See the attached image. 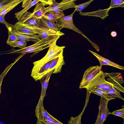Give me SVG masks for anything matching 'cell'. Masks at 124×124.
<instances>
[{"label": "cell", "instance_id": "cell-12", "mask_svg": "<svg viewBox=\"0 0 124 124\" xmlns=\"http://www.w3.org/2000/svg\"><path fill=\"white\" fill-rule=\"evenodd\" d=\"M107 77L106 73L102 71L95 77L87 85L85 88L86 89L90 88H94L95 86L107 82L105 79Z\"/></svg>", "mask_w": 124, "mask_h": 124}, {"label": "cell", "instance_id": "cell-7", "mask_svg": "<svg viewBox=\"0 0 124 124\" xmlns=\"http://www.w3.org/2000/svg\"><path fill=\"white\" fill-rule=\"evenodd\" d=\"M26 25L38 33V38L39 39L45 38L50 35H60L62 36L64 34L62 32H57L50 29L40 26L36 27Z\"/></svg>", "mask_w": 124, "mask_h": 124}, {"label": "cell", "instance_id": "cell-9", "mask_svg": "<svg viewBox=\"0 0 124 124\" xmlns=\"http://www.w3.org/2000/svg\"><path fill=\"white\" fill-rule=\"evenodd\" d=\"M63 50H62L59 54L55 58L48 69L50 71L54 70L53 73L56 74L61 72L62 66L65 64L63 59Z\"/></svg>", "mask_w": 124, "mask_h": 124}, {"label": "cell", "instance_id": "cell-21", "mask_svg": "<svg viewBox=\"0 0 124 124\" xmlns=\"http://www.w3.org/2000/svg\"><path fill=\"white\" fill-rule=\"evenodd\" d=\"M40 1V0H34L33 1L31 2L30 3L24 8L22 10L15 14L16 17L18 20L20 17L25 12L30 8Z\"/></svg>", "mask_w": 124, "mask_h": 124}, {"label": "cell", "instance_id": "cell-38", "mask_svg": "<svg viewBox=\"0 0 124 124\" xmlns=\"http://www.w3.org/2000/svg\"><path fill=\"white\" fill-rule=\"evenodd\" d=\"M117 35V33L116 31H112L111 33V35L112 37H116Z\"/></svg>", "mask_w": 124, "mask_h": 124}, {"label": "cell", "instance_id": "cell-34", "mask_svg": "<svg viewBox=\"0 0 124 124\" xmlns=\"http://www.w3.org/2000/svg\"><path fill=\"white\" fill-rule=\"evenodd\" d=\"M113 87L112 85L110 84L108 85L102 90L105 92L107 93Z\"/></svg>", "mask_w": 124, "mask_h": 124}, {"label": "cell", "instance_id": "cell-5", "mask_svg": "<svg viewBox=\"0 0 124 124\" xmlns=\"http://www.w3.org/2000/svg\"><path fill=\"white\" fill-rule=\"evenodd\" d=\"M101 97L99 106V112L95 124H103L110 112L108 107V104L109 101Z\"/></svg>", "mask_w": 124, "mask_h": 124}, {"label": "cell", "instance_id": "cell-41", "mask_svg": "<svg viewBox=\"0 0 124 124\" xmlns=\"http://www.w3.org/2000/svg\"><path fill=\"white\" fill-rule=\"evenodd\" d=\"M14 0H9L8 2V3L11 2L13 1Z\"/></svg>", "mask_w": 124, "mask_h": 124}, {"label": "cell", "instance_id": "cell-42", "mask_svg": "<svg viewBox=\"0 0 124 124\" xmlns=\"http://www.w3.org/2000/svg\"><path fill=\"white\" fill-rule=\"evenodd\" d=\"M4 73V71L0 75V78Z\"/></svg>", "mask_w": 124, "mask_h": 124}, {"label": "cell", "instance_id": "cell-13", "mask_svg": "<svg viewBox=\"0 0 124 124\" xmlns=\"http://www.w3.org/2000/svg\"><path fill=\"white\" fill-rule=\"evenodd\" d=\"M89 51L100 62V66L101 68L103 65H107L114 67L121 70H124V67L123 66L120 65L92 51L89 50Z\"/></svg>", "mask_w": 124, "mask_h": 124}, {"label": "cell", "instance_id": "cell-4", "mask_svg": "<svg viewBox=\"0 0 124 124\" xmlns=\"http://www.w3.org/2000/svg\"><path fill=\"white\" fill-rule=\"evenodd\" d=\"M99 65L90 67L85 71L80 84L79 88H85L87 85L101 71Z\"/></svg>", "mask_w": 124, "mask_h": 124}, {"label": "cell", "instance_id": "cell-15", "mask_svg": "<svg viewBox=\"0 0 124 124\" xmlns=\"http://www.w3.org/2000/svg\"><path fill=\"white\" fill-rule=\"evenodd\" d=\"M76 5L74 2L70 3H61L53 1L52 4L46 8V9L47 12L58 8H61L63 11L69 8H74Z\"/></svg>", "mask_w": 124, "mask_h": 124}, {"label": "cell", "instance_id": "cell-27", "mask_svg": "<svg viewBox=\"0 0 124 124\" xmlns=\"http://www.w3.org/2000/svg\"><path fill=\"white\" fill-rule=\"evenodd\" d=\"M120 92V91L116 90L113 87L107 93L114 97H117L124 100V99L121 95Z\"/></svg>", "mask_w": 124, "mask_h": 124}, {"label": "cell", "instance_id": "cell-39", "mask_svg": "<svg viewBox=\"0 0 124 124\" xmlns=\"http://www.w3.org/2000/svg\"><path fill=\"white\" fill-rule=\"evenodd\" d=\"M117 0H111L110 5V6H109V8H111V7L112 6V5H113V4Z\"/></svg>", "mask_w": 124, "mask_h": 124}, {"label": "cell", "instance_id": "cell-3", "mask_svg": "<svg viewBox=\"0 0 124 124\" xmlns=\"http://www.w3.org/2000/svg\"><path fill=\"white\" fill-rule=\"evenodd\" d=\"M76 11L75 9L71 15L59 18L56 22V24L58 25L60 30L63 28H66L73 30L80 34L86 39L96 50H98L99 49V46L87 38L74 24L73 20V16Z\"/></svg>", "mask_w": 124, "mask_h": 124}, {"label": "cell", "instance_id": "cell-26", "mask_svg": "<svg viewBox=\"0 0 124 124\" xmlns=\"http://www.w3.org/2000/svg\"><path fill=\"white\" fill-rule=\"evenodd\" d=\"M94 0H90L89 1L77 5H76L74 7L75 10L77 11H81L86 8Z\"/></svg>", "mask_w": 124, "mask_h": 124}, {"label": "cell", "instance_id": "cell-37", "mask_svg": "<svg viewBox=\"0 0 124 124\" xmlns=\"http://www.w3.org/2000/svg\"><path fill=\"white\" fill-rule=\"evenodd\" d=\"M77 0H62L60 3H70L74 2Z\"/></svg>", "mask_w": 124, "mask_h": 124}, {"label": "cell", "instance_id": "cell-18", "mask_svg": "<svg viewBox=\"0 0 124 124\" xmlns=\"http://www.w3.org/2000/svg\"><path fill=\"white\" fill-rule=\"evenodd\" d=\"M44 6L41 2L38 3L36 4L32 13L35 17L40 19L47 12Z\"/></svg>", "mask_w": 124, "mask_h": 124}, {"label": "cell", "instance_id": "cell-16", "mask_svg": "<svg viewBox=\"0 0 124 124\" xmlns=\"http://www.w3.org/2000/svg\"><path fill=\"white\" fill-rule=\"evenodd\" d=\"M39 26L49 29L57 32H61L58 25L54 22H51L42 17L39 19Z\"/></svg>", "mask_w": 124, "mask_h": 124}, {"label": "cell", "instance_id": "cell-8", "mask_svg": "<svg viewBox=\"0 0 124 124\" xmlns=\"http://www.w3.org/2000/svg\"><path fill=\"white\" fill-rule=\"evenodd\" d=\"M39 19L35 17L32 13L27 11L20 17L18 21L26 25L38 27L39 26Z\"/></svg>", "mask_w": 124, "mask_h": 124}, {"label": "cell", "instance_id": "cell-43", "mask_svg": "<svg viewBox=\"0 0 124 124\" xmlns=\"http://www.w3.org/2000/svg\"><path fill=\"white\" fill-rule=\"evenodd\" d=\"M3 0H0V2L2 1Z\"/></svg>", "mask_w": 124, "mask_h": 124}, {"label": "cell", "instance_id": "cell-44", "mask_svg": "<svg viewBox=\"0 0 124 124\" xmlns=\"http://www.w3.org/2000/svg\"><path fill=\"white\" fill-rule=\"evenodd\" d=\"M53 1H55L56 0H53Z\"/></svg>", "mask_w": 124, "mask_h": 124}, {"label": "cell", "instance_id": "cell-28", "mask_svg": "<svg viewBox=\"0 0 124 124\" xmlns=\"http://www.w3.org/2000/svg\"><path fill=\"white\" fill-rule=\"evenodd\" d=\"M83 112L77 116L74 117H71L69 121L68 124H81V119L83 114Z\"/></svg>", "mask_w": 124, "mask_h": 124}, {"label": "cell", "instance_id": "cell-25", "mask_svg": "<svg viewBox=\"0 0 124 124\" xmlns=\"http://www.w3.org/2000/svg\"><path fill=\"white\" fill-rule=\"evenodd\" d=\"M27 44L26 42L24 41L18 40L13 42L9 45L13 47H18L23 49L26 47Z\"/></svg>", "mask_w": 124, "mask_h": 124}, {"label": "cell", "instance_id": "cell-31", "mask_svg": "<svg viewBox=\"0 0 124 124\" xmlns=\"http://www.w3.org/2000/svg\"><path fill=\"white\" fill-rule=\"evenodd\" d=\"M110 84L108 82H107L106 83H103L100 84L96 86L94 88H98L102 89L103 88L105 87L106 86Z\"/></svg>", "mask_w": 124, "mask_h": 124}, {"label": "cell", "instance_id": "cell-1", "mask_svg": "<svg viewBox=\"0 0 124 124\" xmlns=\"http://www.w3.org/2000/svg\"><path fill=\"white\" fill-rule=\"evenodd\" d=\"M61 36L60 35H50L45 38L41 39L32 45L23 49L15 50L9 53H20V55L23 56L26 54L33 52L31 56L32 57L41 51L50 47Z\"/></svg>", "mask_w": 124, "mask_h": 124}, {"label": "cell", "instance_id": "cell-33", "mask_svg": "<svg viewBox=\"0 0 124 124\" xmlns=\"http://www.w3.org/2000/svg\"><path fill=\"white\" fill-rule=\"evenodd\" d=\"M9 0H3L0 2V11L6 5L8 4Z\"/></svg>", "mask_w": 124, "mask_h": 124}, {"label": "cell", "instance_id": "cell-14", "mask_svg": "<svg viewBox=\"0 0 124 124\" xmlns=\"http://www.w3.org/2000/svg\"><path fill=\"white\" fill-rule=\"evenodd\" d=\"M110 9L109 8L105 9H100L96 11L89 12H84L80 11L79 14L82 16H97L101 18L102 19H103L109 15L108 13Z\"/></svg>", "mask_w": 124, "mask_h": 124}, {"label": "cell", "instance_id": "cell-32", "mask_svg": "<svg viewBox=\"0 0 124 124\" xmlns=\"http://www.w3.org/2000/svg\"><path fill=\"white\" fill-rule=\"evenodd\" d=\"M40 1L45 5H50L52 4L53 0H40Z\"/></svg>", "mask_w": 124, "mask_h": 124}, {"label": "cell", "instance_id": "cell-19", "mask_svg": "<svg viewBox=\"0 0 124 124\" xmlns=\"http://www.w3.org/2000/svg\"><path fill=\"white\" fill-rule=\"evenodd\" d=\"M24 0H15L5 5L0 11V16H5L8 12Z\"/></svg>", "mask_w": 124, "mask_h": 124}, {"label": "cell", "instance_id": "cell-2", "mask_svg": "<svg viewBox=\"0 0 124 124\" xmlns=\"http://www.w3.org/2000/svg\"><path fill=\"white\" fill-rule=\"evenodd\" d=\"M57 40L55 41L49 47L46 55L41 59L33 63V67L32 70L31 76L33 78L38 73L41 68L51 59L58 56L65 46H59L56 44Z\"/></svg>", "mask_w": 124, "mask_h": 124}, {"label": "cell", "instance_id": "cell-10", "mask_svg": "<svg viewBox=\"0 0 124 124\" xmlns=\"http://www.w3.org/2000/svg\"><path fill=\"white\" fill-rule=\"evenodd\" d=\"M11 24H9L6 26L7 28L9 29L11 31L18 37L19 40L24 41L26 42L30 41L36 42L40 39L36 34H23L18 33L14 30L11 27Z\"/></svg>", "mask_w": 124, "mask_h": 124}, {"label": "cell", "instance_id": "cell-23", "mask_svg": "<svg viewBox=\"0 0 124 124\" xmlns=\"http://www.w3.org/2000/svg\"><path fill=\"white\" fill-rule=\"evenodd\" d=\"M49 12L48 13L45 14L42 17L51 22H56L58 18L62 17L52 12Z\"/></svg>", "mask_w": 124, "mask_h": 124}, {"label": "cell", "instance_id": "cell-17", "mask_svg": "<svg viewBox=\"0 0 124 124\" xmlns=\"http://www.w3.org/2000/svg\"><path fill=\"white\" fill-rule=\"evenodd\" d=\"M86 89L90 93L96 94L110 101L112 99H115V97L105 92L102 89L96 88H90Z\"/></svg>", "mask_w": 124, "mask_h": 124}, {"label": "cell", "instance_id": "cell-24", "mask_svg": "<svg viewBox=\"0 0 124 124\" xmlns=\"http://www.w3.org/2000/svg\"><path fill=\"white\" fill-rule=\"evenodd\" d=\"M8 29V38L7 41V43L8 45H9L13 42L19 40L18 37L16 35L13 33L9 29Z\"/></svg>", "mask_w": 124, "mask_h": 124}, {"label": "cell", "instance_id": "cell-20", "mask_svg": "<svg viewBox=\"0 0 124 124\" xmlns=\"http://www.w3.org/2000/svg\"><path fill=\"white\" fill-rule=\"evenodd\" d=\"M56 56L50 60L41 68L38 74L33 78L35 81L42 79L43 75L48 69L52 62Z\"/></svg>", "mask_w": 124, "mask_h": 124}, {"label": "cell", "instance_id": "cell-40", "mask_svg": "<svg viewBox=\"0 0 124 124\" xmlns=\"http://www.w3.org/2000/svg\"><path fill=\"white\" fill-rule=\"evenodd\" d=\"M2 83V82H1L0 84V95L1 93V86Z\"/></svg>", "mask_w": 124, "mask_h": 124}, {"label": "cell", "instance_id": "cell-35", "mask_svg": "<svg viewBox=\"0 0 124 124\" xmlns=\"http://www.w3.org/2000/svg\"><path fill=\"white\" fill-rule=\"evenodd\" d=\"M5 16H0V23H1L5 24L7 26L9 24L7 23L5 20Z\"/></svg>", "mask_w": 124, "mask_h": 124}, {"label": "cell", "instance_id": "cell-29", "mask_svg": "<svg viewBox=\"0 0 124 124\" xmlns=\"http://www.w3.org/2000/svg\"><path fill=\"white\" fill-rule=\"evenodd\" d=\"M112 114L124 118V108L115 110L112 113H110V114Z\"/></svg>", "mask_w": 124, "mask_h": 124}, {"label": "cell", "instance_id": "cell-6", "mask_svg": "<svg viewBox=\"0 0 124 124\" xmlns=\"http://www.w3.org/2000/svg\"><path fill=\"white\" fill-rule=\"evenodd\" d=\"M107 81L111 84L116 90L124 93V88L121 84L124 83V80L120 73H106Z\"/></svg>", "mask_w": 124, "mask_h": 124}, {"label": "cell", "instance_id": "cell-22", "mask_svg": "<svg viewBox=\"0 0 124 124\" xmlns=\"http://www.w3.org/2000/svg\"><path fill=\"white\" fill-rule=\"evenodd\" d=\"M37 124H62L51 115L47 118L45 119L42 121H40L38 120Z\"/></svg>", "mask_w": 124, "mask_h": 124}, {"label": "cell", "instance_id": "cell-11", "mask_svg": "<svg viewBox=\"0 0 124 124\" xmlns=\"http://www.w3.org/2000/svg\"><path fill=\"white\" fill-rule=\"evenodd\" d=\"M12 28L16 31L23 34H37L38 33L34 30L28 27L18 21L14 25L11 24Z\"/></svg>", "mask_w": 124, "mask_h": 124}, {"label": "cell", "instance_id": "cell-36", "mask_svg": "<svg viewBox=\"0 0 124 124\" xmlns=\"http://www.w3.org/2000/svg\"><path fill=\"white\" fill-rule=\"evenodd\" d=\"M32 0H24L23 1L22 7V8H25L27 5L29 4Z\"/></svg>", "mask_w": 124, "mask_h": 124}, {"label": "cell", "instance_id": "cell-30", "mask_svg": "<svg viewBox=\"0 0 124 124\" xmlns=\"http://www.w3.org/2000/svg\"><path fill=\"white\" fill-rule=\"evenodd\" d=\"M124 7V0H117L111 7V8Z\"/></svg>", "mask_w": 124, "mask_h": 124}]
</instances>
